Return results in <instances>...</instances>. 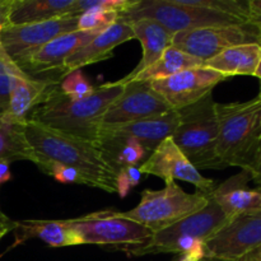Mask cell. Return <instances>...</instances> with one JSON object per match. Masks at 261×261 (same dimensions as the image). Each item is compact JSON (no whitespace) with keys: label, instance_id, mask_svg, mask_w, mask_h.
<instances>
[{"label":"cell","instance_id":"1","mask_svg":"<svg viewBox=\"0 0 261 261\" xmlns=\"http://www.w3.org/2000/svg\"><path fill=\"white\" fill-rule=\"evenodd\" d=\"M124 88L120 81L111 82L97 87L88 97L74 99L64 94L59 84H51L28 120L97 145L105 114Z\"/></svg>","mask_w":261,"mask_h":261},{"label":"cell","instance_id":"2","mask_svg":"<svg viewBox=\"0 0 261 261\" xmlns=\"http://www.w3.org/2000/svg\"><path fill=\"white\" fill-rule=\"evenodd\" d=\"M24 133L42 172L50 165L68 166L81 171L93 188L116 193V172L97 145L31 120L25 122Z\"/></svg>","mask_w":261,"mask_h":261},{"label":"cell","instance_id":"3","mask_svg":"<svg viewBox=\"0 0 261 261\" xmlns=\"http://www.w3.org/2000/svg\"><path fill=\"white\" fill-rule=\"evenodd\" d=\"M217 155L224 167L251 173L261 150V92L246 102L217 103Z\"/></svg>","mask_w":261,"mask_h":261},{"label":"cell","instance_id":"4","mask_svg":"<svg viewBox=\"0 0 261 261\" xmlns=\"http://www.w3.org/2000/svg\"><path fill=\"white\" fill-rule=\"evenodd\" d=\"M177 111L180 122L172 140L191 165L198 171L226 168L217 155L218 120L213 92Z\"/></svg>","mask_w":261,"mask_h":261},{"label":"cell","instance_id":"5","mask_svg":"<svg viewBox=\"0 0 261 261\" xmlns=\"http://www.w3.org/2000/svg\"><path fill=\"white\" fill-rule=\"evenodd\" d=\"M142 18L155 20L172 35L199 28L250 23L233 15L190 7L184 0H133L124 12L119 13L120 22L130 23Z\"/></svg>","mask_w":261,"mask_h":261},{"label":"cell","instance_id":"6","mask_svg":"<svg viewBox=\"0 0 261 261\" xmlns=\"http://www.w3.org/2000/svg\"><path fill=\"white\" fill-rule=\"evenodd\" d=\"M208 203L209 196L199 191L186 193L173 181L166 184L162 190H144L139 204L129 212H120V216L157 233L201 211Z\"/></svg>","mask_w":261,"mask_h":261},{"label":"cell","instance_id":"7","mask_svg":"<svg viewBox=\"0 0 261 261\" xmlns=\"http://www.w3.org/2000/svg\"><path fill=\"white\" fill-rule=\"evenodd\" d=\"M69 226L81 237L83 245L112 246L127 251L143 246L153 236L147 227L120 216V212L102 211L66 219Z\"/></svg>","mask_w":261,"mask_h":261},{"label":"cell","instance_id":"8","mask_svg":"<svg viewBox=\"0 0 261 261\" xmlns=\"http://www.w3.org/2000/svg\"><path fill=\"white\" fill-rule=\"evenodd\" d=\"M103 30L75 31L54 38L50 42L30 53L12 59L15 65L36 81L48 84H60L66 76L65 61L82 46L91 42Z\"/></svg>","mask_w":261,"mask_h":261},{"label":"cell","instance_id":"9","mask_svg":"<svg viewBox=\"0 0 261 261\" xmlns=\"http://www.w3.org/2000/svg\"><path fill=\"white\" fill-rule=\"evenodd\" d=\"M229 217L222 211L218 204L209 196V203L205 208L196 212L193 216L181 219L173 226L163 231L153 233L145 245L127 250V254L134 256L162 254L163 250L178 239H196L206 242L217 233L227 222Z\"/></svg>","mask_w":261,"mask_h":261},{"label":"cell","instance_id":"10","mask_svg":"<svg viewBox=\"0 0 261 261\" xmlns=\"http://www.w3.org/2000/svg\"><path fill=\"white\" fill-rule=\"evenodd\" d=\"M259 42L260 33L251 23L185 31L176 33L172 38V46L204 63L233 46Z\"/></svg>","mask_w":261,"mask_h":261},{"label":"cell","instance_id":"11","mask_svg":"<svg viewBox=\"0 0 261 261\" xmlns=\"http://www.w3.org/2000/svg\"><path fill=\"white\" fill-rule=\"evenodd\" d=\"M171 110L170 105L153 89L150 82H127L122 93L107 109L102 130L161 116Z\"/></svg>","mask_w":261,"mask_h":261},{"label":"cell","instance_id":"12","mask_svg":"<svg viewBox=\"0 0 261 261\" xmlns=\"http://www.w3.org/2000/svg\"><path fill=\"white\" fill-rule=\"evenodd\" d=\"M143 175H152L162 178L165 184L175 180L185 181L198 189L199 193L211 196L216 189L214 181L206 178L191 165L190 161L178 149L172 138L163 140L139 167Z\"/></svg>","mask_w":261,"mask_h":261},{"label":"cell","instance_id":"13","mask_svg":"<svg viewBox=\"0 0 261 261\" xmlns=\"http://www.w3.org/2000/svg\"><path fill=\"white\" fill-rule=\"evenodd\" d=\"M261 245V212L229 219L205 242L208 256L236 261Z\"/></svg>","mask_w":261,"mask_h":261},{"label":"cell","instance_id":"14","mask_svg":"<svg viewBox=\"0 0 261 261\" xmlns=\"http://www.w3.org/2000/svg\"><path fill=\"white\" fill-rule=\"evenodd\" d=\"M226 79L221 73L204 65L186 69L168 78L150 82V84L171 109L181 110L205 97Z\"/></svg>","mask_w":261,"mask_h":261},{"label":"cell","instance_id":"15","mask_svg":"<svg viewBox=\"0 0 261 261\" xmlns=\"http://www.w3.org/2000/svg\"><path fill=\"white\" fill-rule=\"evenodd\" d=\"M78 17L64 15L46 22L30 24H8L0 33V46L10 59L30 53L65 33L78 31Z\"/></svg>","mask_w":261,"mask_h":261},{"label":"cell","instance_id":"16","mask_svg":"<svg viewBox=\"0 0 261 261\" xmlns=\"http://www.w3.org/2000/svg\"><path fill=\"white\" fill-rule=\"evenodd\" d=\"M134 40V32L129 23L117 20L110 27L105 28L91 42L82 46L65 61L66 75L83 66L109 60L114 56L115 47L121 43Z\"/></svg>","mask_w":261,"mask_h":261},{"label":"cell","instance_id":"17","mask_svg":"<svg viewBox=\"0 0 261 261\" xmlns=\"http://www.w3.org/2000/svg\"><path fill=\"white\" fill-rule=\"evenodd\" d=\"M251 173L241 171L217 186L211 198L229 217L261 212V188H250Z\"/></svg>","mask_w":261,"mask_h":261},{"label":"cell","instance_id":"18","mask_svg":"<svg viewBox=\"0 0 261 261\" xmlns=\"http://www.w3.org/2000/svg\"><path fill=\"white\" fill-rule=\"evenodd\" d=\"M180 122L177 110H171L161 116L149 117L132 124L103 129L101 135L112 138H133L138 140L148 153H152L167 138H172Z\"/></svg>","mask_w":261,"mask_h":261},{"label":"cell","instance_id":"19","mask_svg":"<svg viewBox=\"0 0 261 261\" xmlns=\"http://www.w3.org/2000/svg\"><path fill=\"white\" fill-rule=\"evenodd\" d=\"M50 86L45 82L31 78L17 68L13 74L9 102L4 115L17 124H25L32 110L40 103Z\"/></svg>","mask_w":261,"mask_h":261},{"label":"cell","instance_id":"20","mask_svg":"<svg viewBox=\"0 0 261 261\" xmlns=\"http://www.w3.org/2000/svg\"><path fill=\"white\" fill-rule=\"evenodd\" d=\"M129 24L132 25L133 32H134V38L139 40L142 43L143 56L139 64L133 69L132 73L120 79V82L124 84L134 78L138 73L154 64L162 56L166 48L172 45L173 38L172 33L168 32L165 27L153 19L142 18V19L133 20Z\"/></svg>","mask_w":261,"mask_h":261},{"label":"cell","instance_id":"21","mask_svg":"<svg viewBox=\"0 0 261 261\" xmlns=\"http://www.w3.org/2000/svg\"><path fill=\"white\" fill-rule=\"evenodd\" d=\"M17 244L28 239H40L51 247H68L83 245L81 237L66 221H23L15 222Z\"/></svg>","mask_w":261,"mask_h":261},{"label":"cell","instance_id":"22","mask_svg":"<svg viewBox=\"0 0 261 261\" xmlns=\"http://www.w3.org/2000/svg\"><path fill=\"white\" fill-rule=\"evenodd\" d=\"M261 63V46L246 43L222 51L205 63V66L218 71L226 78L233 75L255 76Z\"/></svg>","mask_w":261,"mask_h":261},{"label":"cell","instance_id":"23","mask_svg":"<svg viewBox=\"0 0 261 261\" xmlns=\"http://www.w3.org/2000/svg\"><path fill=\"white\" fill-rule=\"evenodd\" d=\"M73 4L74 0H13L9 24H30L70 15Z\"/></svg>","mask_w":261,"mask_h":261},{"label":"cell","instance_id":"24","mask_svg":"<svg viewBox=\"0 0 261 261\" xmlns=\"http://www.w3.org/2000/svg\"><path fill=\"white\" fill-rule=\"evenodd\" d=\"M97 147L116 173L121 168L130 166L138 167L140 163L143 165L150 155L145 148L133 138H112L101 135Z\"/></svg>","mask_w":261,"mask_h":261},{"label":"cell","instance_id":"25","mask_svg":"<svg viewBox=\"0 0 261 261\" xmlns=\"http://www.w3.org/2000/svg\"><path fill=\"white\" fill-rule=\"evenodd\" d=\"M24 125L17 124L0 114V160L10 163L30 161L37 165V157L25 137Z\"/></svg>","mask_w":261,"mask_h":261},{"label":"cell","instance_id":"26","mask_svg":"<svg viewBox=\"0 0 261 261\" xmlns=\"http://www.w3.org/2000/svg\"><path fill=\"white\" fill-rule=\"evenodd\" d=\"M205 63L201 61L200 59L194 58V56L189 55V54L184 53V51L178 50L177 47L171 45L165 50L160 59L144 69L143 71L138 73L134 78L130 79L132 81H142V82H153L158 81V79H165L168 76H172L175 74L180 73V71L186 70V69L198 68V66H204ZM127 83V82H126Z\"/></svg>","mask_w":261,"mask_h":261},{"label":"cell","instance_id":"27","mask_svg":"<svg viewBox=\"0 0 261 261\" xmlns=\"http://www.w3.org/2000/svg\"><path fill=\"white\" fill-rule=\"evenodd\" d=\"M119 20V12L115 10H88L79 15L78 31L105 30Z\"/></svg>","mask_w":261,"mask_h":261},{"label":"cell","instance_id":"28","mask_svg":"<svg viewBox=\"0 0 261 261\" xmlns=\"http://www.w3.org/2000/svg\"><path fill=\"white\" fill-rule=\"evenodd\" d=\"M61 92L66 96L71 97L74 99H81L84 97H88L94 92V87L89 83L88 79L84 76L81 70H75L73 73L68 74L59 84Z\"/></svg>","mask_w":261,"mask_h":261},{"label":"cell","instance_id":"29","mask_svg":"<svg viewBox=\"0 0 261 261\" xmlns=\"http://www.w3.org/2000/svg\"><path fill=\"white\" fill-rule=\"evenodd\" d=\"M18 66L14 61L7 55L3 47L0 46V114L7 111L8 102H9L10 84L14 71Z\"/></svg>","mask_w":261,"mask_h":261},{"label":"cell","instance_id":"30","mask_svg":"<svg viewBox=\"0 0 261 261\" xmlns=\"http://www.w3.org/2000/svg\"><path fill=\"white\" fill-rule=\"evenodd\" d=\"M133 0H74L71 7L70 15H81L82 13L88 10H115V12H124Z\"/></svg>","mask_w":261,"mask_h":261},{"label":"cell","instance_id":"31","mask_svg":"<svg viewBox=\"0 0 261 261\" xmlns=\"http://www.w3.org/2000/svg\"><path fill=\"white\" fill-rule=\"evenodd\" d=\"M43 173L53 176L56 181L61 184H76V185H86L93 188L91 181L76 168L68 167L63 165H50L43 170Z\"/></svg>","mask_w":261,"mask_h":261},{"label":"cell","instance_id":"32","mask_svg":"<svg viewBox=\"0 0 261 261\" xmlns=\"http://www.w3.org/2000/svg\"><path fill=\"white\" fill-rule=\"evenodd\" d=\"M143 173L140 172L139 167L130 166V167L121 168L116 173V194L121 199L126 198L127 194L140 184Z\"/></svg>","mask_w":261,"mask_h":261},{"label":"cell","instance_id":"33","mask_svg":"<svg viewBox=\"0 0 261 261\" xmlns=\"http://www.w3.org/2000/svg\"><path fill=\"white\" fill-rule=\"evenodd\" d=\"M249 22L256 27L260 33L261 41V0H250V19Z\"/></svg>","mask_w":261,"mask_h":261},{"label":"cell","instance_id":"34","mask_svg":"<svg viewBox=\"0 0 261 261\" xmlns=\"http://www.w3.org/2000/svg\"><path fill=\"white\" fill-rule=\"evenodd\" d=\"M13 0H0V33L5 25L9 24V14Z\"/></svg>","mask_w":261,"mask_h":261},{"label":"cell","instance_id":"35","mask_svg":"<svg viewBox=\"0 0 261 261\" xmlns=\"http://www.w3.org/2000/svg\"><path fill=\"white\" fill-rule=\"evenodd\" d=\"M12 180V172H10V162L0 160V186L3 184Z\"/></svg>","mask_w":261,"mask_h":261},{"label":"cell","instance_id":"36","mask_svg":"<svg viewBox=\"0 0 261 261\" xmlns=\"http://www.w3.org/2000/svg\"><path fill=\"white\" fill-rule=\"evenodd\" d=\"M14 227H15V222H13L12 219L8 218V217L4 214V212L2 211V208H0V232H5V233H8V232L13 231Z\"/></svg>","mask_w":261,"mask_h":261},{"label":"cell","instance_id":"37","mask_svg":"<svg viewBox=\"0 0 261 261\" xmlns=\"http://www.w3.org/2000/svg\"><path fill=\"white\" fill-rule=\"evenodd\" d=\"M251 176H252V181L256 184V188H261V150L259 158H257V162L255 165L254 170L251 171Z\"/></svg>","mask_w":261,"mask_h":261},{"label":"cell","instance_id":"38","mask_svg":"<svg viewBox=\"0 0 261 261\" xmlns=\"http://www.w3.org/2000/svg\"><path fill=\"white\" fill-rule=\"evenodd\" d=\"M236 261H261V245Z\"/></svg>","mask_w":261,"mask_h":261},{"label":"cell","instance_id":"39","mask_svg":"<svg viewBox=\"0 0 261 261\" xmlns=\"http://www.w3.org/2000/svg\"><path fill=\"white\" fill-rule=\"evenodd\" d=\"M200 261H226V260L217 259V257H213V256H205V257H203Z\"/></svg>","mask_w":261,"mask_h":261},{"label":"cell","instance_id":"40","mask_svg":"<svg viewBox=\"0 0 261 261\" xmlns=\"http://www.w3.org/2000/svg\"><path fill=\"white\" fill-rule=\"evenodd\" d=\"M255 76H257V78L261 81V63H260L259 68H257V71H256V74H255ZM260 92H261V86H260Z\"/></svg>","mask_w":261,"mask_h":261},{"label":"cell","instance_id":"41","mask_svg":"<svg viewBox=\"0 0 261 261\" xmlns=\"http://www.w3.org/2000/svg\"><path fill=\"white\" fill-rule=\"evenodd\" d=\"M5 234H7V233H5V232H0V240H2L3 237L5 236Z\"/></svg>","mask_w":261,"mask_h":261},{"label":"cell","instance_id":"42","mask_svg":"<svg viewBox=\"0 0 261 261\" xmlns=\"http://www.w3.org/2000/svg\"><path fill=\"white\" fill-rule=\"evenodd\" d=\"M259 45H260V46H261V41H260V42H259Z\"/></svg>","mask_w":261,"mask_h":261}]
</instances>
